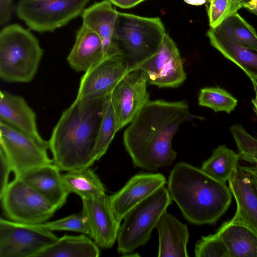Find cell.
<instances>
[{"instance_id":"43","label":"cell","mask_w":257,"mask_h":257,"mask_svg":"<svg viewBox=\"0 0 257 257\" xmlns=\"http://www.w3.org/2000/svg\"><path fill=\"white\" fill-rule=\"evenodd\" d=\"M238 1L240 2V0H238Z\"/></svg>"},{"instance_id":"21","label":"cell","mask_w":257,"mask_h":257,"mask_svg":"<svg viewBox=\"0 0 257 257\" xmlns=\"http://www.w3.org/2000/svg\"><path fill=\"white\" fill-rule=\"evenodd\" d=\"M104 59L102 42L92 30L82 24L76 35L74 46L67 60L77 72H86Z\"/></svg>"},{"instance_id":"3","label":"cell","mask_w":257,"mask_h":257,"mask_svg":"<svg viewBox=\"0 0 257 257\" xmlns=\"http://www.w3.org/2000/svg\"><path fill=\"white\" fill-rule=\"evenodd\" d=\"M167 184L172 200L190 223L213 224L231 203L232 195L226 183L185 162L175 165Z\"/></svg>"},{"instance_id":"27","label":"cell","mask_w":257,"mask_h":257,"mask_svg":"<svg viewBox=\"0 0 257 257\" xmlns=\"http://www.w3.org/2000/svg\"><path fill=\"white\" fill-rule=\"evenodd\" d=\"M119 131L111 93L104 98L102 114L95 150V161H98L106 152L117 131Z\"/></svg>"},{"instance_id":"9","label":"cell","mask_w":257,"mask_h":257,"mask_svg":"<svg viewBox=\"0 0 257 257\" xmlns=\"http://www.w3.org/2000/svg\"><path fill=\"white\" fill-rule=\"evenodd\" d=\"M89 0H20L18 17L32 30L53 32L81 15Z\"/></svg>"},{"instance_id":"6","label":"cell","mask_w":257,"mask_h":257,"mask_svg":"<svg viewBox=\"0 0 257 257\" xmlns=\"http://www.w3.org/2000/svg\"><path fill=\"white\" fill-rule=\"evenodd\" d=\"M172 201L168 189L162 187L129 211L118 231V252L123 255L131 253L145 245Z\"/></svg>"},{"instance_id":"34","label":"cell","mask_w":257,"mask_h":257,"mask_svg":"<svg viewBox=\"0 0 257 257\" xmlns=\"http://www.w3.org/2000/svg\"><path fill=\"white\" fill-rule=\"evenodd\" d=\"M1 171H0V194L5 191L9 183L10 174L13 172L11 165L6 156L0 153Z\"/></svg>"},{"instance_id":"4","label":"cell","mask_w":257,"mask_h":257,"mask_svg":"<svg viewBox=\"0 0 257 257\" xmlns=\"http://www.w3.org/2000/svg\"><path fill=\"white\" fill-rule=\"evenodd\" d=\"M43 55L37 39L18 24L4 28L0 33V77L8 82H30Z\"/></svg>"},{"instance_id":"36","label":"cell","mask_w":257,"mask_h":257,"mask_svg":"<svg viewBox=\"0 0 257 257\" xmlns=\"http://www.w3.org/2000/svg\"><path fill=\"white\" fill-rule=\"evenodd\" d=\"M239 167L244 171L248 173L251 178L253 187L257 194V162L251 166H242Z\"/></svg>"},{"instance_id":"42","label":"cell","mask_w":257,"mask_h":257,"mask_svg":"<svg viewBox=\"0 0 257 257\" xmlns=\"http://www.w3.org/2000/svg\"><path fill=\"white\" fill-rule=\"evenodd\" d=\"M255 14V15H256V16H257V13H256V14Z\"/></svg>"},{"instance_id":"35","label":"cell","mask_w":257,"mask_h":257,"mask_svg":"<svg viewBox=\"0 0 257 257\" xmlns=\"http://www.w3.org/2000/svg\"><path fill=\"white\" fill-rule=\"evenodd\" d=\"M13 0H0V24L9 21L13 11Z\"/></svg>"},{"instance_id":"41","label":"cell","mask_w":257,"mask_h":257,"mask_svg":"<svg viewBox=\"0 0 257 257\" xmlns=\"http://www.w3.org/2000/svg\"><path fill=\"white\" fill-rule=\"evenodd\" d=\"M240 2L242 5V8L245 5H257V0H240Z\"/></svg>"},{"instance_id":"12","label":"cell","mask_w":257,"mask_h":257,"mask_svg":"<svg viewBox=\"0 0 257 257\" xmlns=\"http://www.w3.org/2000/svg\"><path fill=\"white\" fill-rule=\"evenodd\" d=\"M149 78L143 70H129L111 93L119 130L128 124L150 100Z\"/></svg>"},{"instance_id":"22","label":"cell","mask_w":257,"mask_h":257,"mask_svg":"<svg viewBox=\"0 0 257 257\" xmlns=\"http://www.w3.org/2000/svg\"><path fill=\"white\" fill-rule=\"evenodd\" d=\"M216 233L230 257H257V231L249 226L231 219L223 223Z\"/></svg>"},{"instance_id":"19","label":"cell","mask_w":257,"mask_h":257,"mask_svg":"<svg viewBox=\"0 0 257 257\" xmlns=\"http://www.w3.org/2000/svg\"><path fill=\"white\" fill-rule=\"evenodd\" d=\"M156 228L159 236L158 257H187L189 232L187 226L165 211Z\"/></svg>"},{"instance_id":"13","label":"cell","mask_w":257,"mask_h":257,"mask_svg":"<svg viewBox=\"0 0 257 257\" xmlns=\"http://www.w3.org/2000/svg\"><path fill=\"white\" fill-rule=\"evenodd\" d=\"M130 68L128 61L122 55L104 58L85 72L77 97L106 96L111 93Z\"/></svg>"},{"instance_id":"2","label":"cell","mask_w":257,"mask_h":257,"mask_svg":"<svg viewBox=\"0 0 257 257\" xmlns=\"http://www.w3.org/2000/svg\"><path fill=\"white\" fill-rule=\"evenodd\" d=\"M105 97H76L62 113L48 141L53 163L61 171L90 167Z\"/></svg>"},{"instance_id":"8","label":"cell","mask_w":257,"mask_h":257,"mask_svg":"<svg viewBox=\"0 0 257 257\" xmlns=\"http://www.w3.org/2000/svg\"><path fill=\"white\" fill-rule=\"evenodd\" d=\"M4 215L8 219L24 223L46 222L58 209L22 179L15 177L0 194Z\"/></svg>"},{"instance_id":"14","label":"cell","mask_w":257,"mask_h":257,"mask_svg":"<svg viewBox=\"0 0 257 257\" xmlns=\"http://www.w3.org/2000/svg\"><path fill=\"white\" fill-rule=\"evenodd\" d=\"M82 210L90 223L91 238L99 247H111L117 240L120 222L113 213L109 196L104 193L82 199Z\"/></svg>"},{"instance_id":"26","label":"cell","mask_w":257,"mask_h":257,"mask_svg":"<svg viewBox=\"0 0 257 257\" xmlns=\"http://www.w3.org/2000/svg\"><path fill=\"white\" fill-rule=\"evenodd\" d=\"M238 153L224 145L218 146L210 157L202 163L200 169L213 178L226 183L238 167Z\"/></svg>"},{"instance_id":"7","label":"cell","mask_w":257,"mask_h":257,"mask_svg":"<svg viewBox=\"0 0 257 257\" xmlns=\"http://www.w3.org/2000/svg\"><path fill=\"white\" fill-rule=\"evenodd\" d=\"M48 141L37 138L0 121V153L8 160L15 177L53 163L48 154Z\"/></svg>"},{"instance_id":"39","label":"cell","mask_w":257,"mask_h":257,"mask_svg":"<svg viewBox=\"0 0 257 257\" xmlns=\"http://www.w3.org/2000/svg\"><path fill=\"white\" fill-rule=\"evenodd\" d=\"M184 1L190 5L194 6H200L205 4L207 0H184Z\"/></svg>"},{"instance_id":"40","label":"cell","mask_w":257,"mask_h":257,"mask_svg":"<svg viewBox=\"0 0 257 257\" xmlns=\"http://www.w3.org/2000/svg\"><path fill=\"white\" fill-rule=\"evenodd\" d=\"M243 8H245L247 10H248L249 12L253 13L256 14L257 13V5H245L243 7Z\"/></svg>"},{"instance_id":"24","label":"cell","mask_w":257,"mask_h":257,"mask_svg":"<svg viewBox=\"0 0 257 257\" xmlns=\"http://www.w3.org/2000/svg\"><path fill=\"white\" fill-rule=\"evenodd\" d=\"M89 236L64 235L35 257H98L99 246Z\"/></svg>"},{"instance_id":"31","label":"cell","mask_w":257,"mask_h":257,"mask_svg":"<svg viewBox=\"0 0 257 257\" xmlns=\"http://www.w3.org/2000/svg\"><path fill=\"white\" fill-rule=\"evenodd\" d=\"M51 230H66L86 234L91 238L92 232L89 220L82 210L80 212L64 218L41 224Z\"/></svg>"},{"instance_id":"38","label":"cell","mask_w":257,"mask_h":257,"mask_svg":"<svg viewBox=\"0 0 257 257\" xmlns=\"http://www.w3.org/2000/svg\"><path fill=\"white\" fill-rule=\"evenodd\" d=\"M253 84V88L255 92V97L251 100L253 104L254 111L257 116V79L252 78L250 79Z\"/></svg>"},{"instance_id":"37","label":"cell","mask_w":257,"mask_h":257,"mask_svg":"<svg viewBox=\"0 0 257 257\" xmlns=\"http://www.w3.org/2000/svg\"><path fill=\"white\" fill-rule=\"evenodd\" d=\"M115 6L123 9L133 8L145 0H108Z\"/></svg>"},{"instance_id":"15","label":"cell","mask_w":257,"mask_h":257,"mask_svg":"<svg viewBox=\"0 0 257 257\" xmlns=\"http://www.w3.org/2000/svg\"><path fill=\"white\" fill-rule=\"evenodd\" d=\"M161 173H141L133 176L118 191L109 196L117 220L121 222L132 208L166 184Z\"/></svg>"},{"instance_id":"28","label":"cell","mask_w":257,"mask_h":257,"mask_svg":"<svg viewBox=\"0 0 257 257\" xmlns=\"http://www.w3.org/2000/svg\"><path fill=\"white\" fill-rule=\"evenodd\" d=\"M212 29L257 51L256 31L237 13L228 17L218 26Z\"/></svg>"},{"instance_id":"18","label":"cell","mask_w":257,"mask_h":257,"mask_svg":"<svg viewBox=\"0 0 257 257\" xmlns=\"http://www.w3.org/2000/svg\"><path fill=\"white\" fill-rule=\"evenodd\" d=\"M60 171L53 163L31 170L19 178L59 209L65 204L70 194L63 183Z\"/></svg>"},{"instance_id":"5","label":"cell","mask_w":257,"mask_h":257,"mask_svg":"<svg viewBox=\"0 0 257 257\" xmlns=\"http://www.w3.org/2000/svg\"><path fill=\"white\" fill-rule=\"evenodd\" d=\"M166 33L160 18L118 12L114 41L130 68L153 54Z\"/></svg>"},{"instance_id":"30","label":"cell","mask_w":257,"mask_h":257,"mask_svg":"<svg viewBox=\"0 0 257 257\" xmlns=\"http://www.w3.org/2000/svg\"><path fill=\"white\" fill-rule=\"evenodd\" d=\"M234 137L240 160L252 164L257 162V139L252 137L240 125L235 124L230 127Z\"/></svg>"},{"instance_id":"20","label":"cell","mask_w":257,"mask_h":257,"mask_svg":"<svg viewBox=\"0 0 257 257\" xmlns=\"http://www.w3.org/2000/svg\"><path fill=\"white\" fill-rule=\"evenodd\" d=\"M0 121L23 133L41 138L38 131L36 113L21 96L1 91Z\"/></svg>"},{"instance_id":"17","label":"cell","mask_w":257,"mask_h":257,"mask_svg":"<svg viewBox=\"0 0 257 257\" xmlns=\"http://www.w3.org/2000/svg\"><path fill=\"white\" fill-rule=\"evenodd\" d=\"M227 182L236 204L231 219L245 223L257 231V194L250 175L238 165Z\"/></svg>"},{"instance_id":"16","label":"cell","mask_w":257,"mask_h":257,"mask_svg":"<svg viewBox=\"0 0 257 257\" xmlns=\"http://www.w3.org/2000/svg\"><path fill=\"white\" fill-rule=\"evenodd\" d=\"M117 13L108 0H104L85 9L81 14L82 24L92 30L100 38L104 58L121 55L114 41Z\"/></svg>"},{"instance_id":"10","label":"cell","mask_w":257,"mask_h":257,"mask_svg":"<svg viewBox=\"0 0 257 257\" xmlns=\"http://www.w3.org/2000/svg\"><path fill=\"white\" fill-rule=\"evenodd\" d=\"M58 237L41 224L0 219V256L35 257Z\"/></svg>"},{"instance_id":"33","label":"cell","mask_w":257,"mask_h":257,"mask_svg":"<svg viewBox=\"0 0 257 257\" xmlns=\"http://www.w3.org/2000/svg\"><path fill=\"white\" fill-rule=\"evenodd\" d=\"M194 253L196 257H230L225 244L216 232L202 236L195 244Z\"/></svg>"},{"instance_id":"1","label":"cell","mask_w":257,"mask_h":257,"mask_svg":"<svg viewBox=\"0 0 257 257\" xmlns=\"http://www.w3.org/2000/svg\"><path fill=\"white\" fill-rule=\"evenodd\" d=\"M203 118L192 113L185 100H150L123 133V144L134 166L155 171L171 165L177 156L172 140L179 126Z\"/></svg>"},{"instance_id":"25","label":"cell","mask_w":257,"mask_h":257,"mask_svg":"<svg viewBox=\"0 0 257 257\" xmlns=\"http://www.w3.org/2000/svg\"><path fill=\"white\" fill-rule=\"evenodd\" d=\"M63 183L68 191L82 199L105 193V188L98 176L90 167L68 171L62 174Z\"/></svg>"},{"instance_id":"29","label":"cell","mask_w":257,"mask_h":257,"mask_svg":"<svg viewBox=\"0 0 257 257\" xmlns=\"http://www.w3.org/2000/svg\"><path fill=\"white\" fill-rule=\"evenodd\" d=\"M198 104L209 108L215 112L227 113L233 111L237 105V100L230 93L219 87H205L200 89Z\"/></svg>"},{"instance_id":"11","label":"cell","mask_w":257,"mask_h":257,"mask_svg":"<svg viewBox=\"0 0 257 257\" xmlns=\"http://www.w3.org/2000/svg\"><path fill=\"white\" fill-rule=\"evenodd\" d=\"M140 69L148 76L149 84L160 88H175L186 79L183 61L177 45L166 34L157 50L130 68Z\"/></svg>"},{"instance_id":"32","label":"cell","mask_w":257,"mask_h":257,"mask_svg":"<svg viewBox=\"0 0 257 257\" xmlns=\"http://www.w3.org/2000/svg\"><path fill=\"white\" fill-rule=\"evenodd\" d=\"M207 11L210 28H214L242 8L238 0H207Z\"/></svg>"},{"instance_id":"23","label":"cell","mask_w":257,"mask_h":257,"mask_svg":"<svg viewBox=\"0 0 257 257\" xmlns=\"http://www.w3.org/2000/svg\"><path fill=\"white\" fill-rule=\"evenodd\" d=\"M207 35L211 45L225 58L240 68L250 79H257V51L211 28Z\"/></svg>"}]
</instances>
